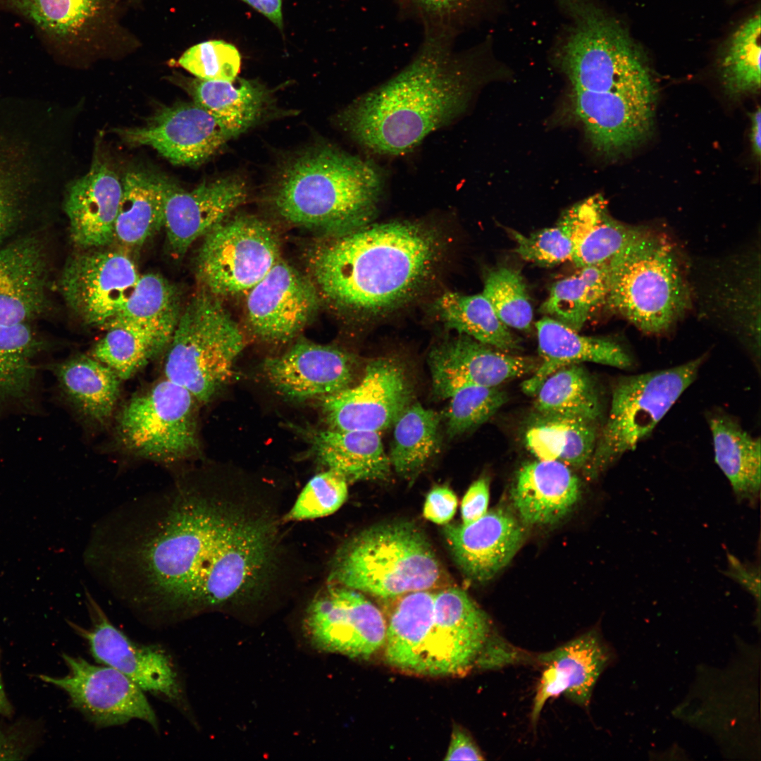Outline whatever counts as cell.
Masks as SVG:
<instances>
[{
  "label": "cell",
  "instance_id": "1",
  "mask_svg": "<svg viewBox=\"0 0 761 761\" xmlns=\"http://www.w3.org/2000/svg\"><path fill=\"white\" fill-rule=\"evenodd\" d=\"M278 547L265 509L182 477L104 515L89 555L101 586L137 610L176 619L259 598Z\"/></svg>",
  "mask_w": 761,
  "mask_h": 761
},
{
  "label": "cell",
  "instance_id": "2",
  "mask_svg": "<svg viewBox=\"0 0 761 761\" xmlns=\"http://www.w3.org/2000/svg\"><path fill=\"white\" fill-rule=\"evenodd\" d=\"M456 36L424 30L412 61L383 85L357 98L338 116L360 146L381 155H401L459 117L484 76L490 39L454 50Z\"/></svg>",
  "mask_w": 761,
  "mask_h": 761
},
{
  "label": "cell",
  "instance_id": "3",
  "mask_svg": "<svg viewBox=\"0 0 761 761\" xmlns=\"http://www.w3.org/2000/svg\"><path fill=\"white\" fill-rule=\"evenodd\" d=\"M445 241L434 226L395 221L334 235L311 252L318 294L338 310L371 317L412 301L434 278Z\"/></svg>",
  "mask_w": 761,
  "mask_h": 761
},
{
  "label": "cell",
  "instance_id": "4",
  "mask_svg": "<svg viewBox=\"0 0 761 761\" xmlns=\"http://www.w3.org/2000/svg\"><path fill=\"white\" fill-rule=\"evenodd\" d=\"M385 662L405 674L457 676L483 668L507 645L463 590L447 586L383 598Z\"/></svg>",
  "mask_w": 761,
  "mask_h": 761
},
{
  "label": "cell",
  "instance_id": "5",
  "mask_svg": "<svg viewBox=\"0 0 761 761\" xmlns=\"http://www.w3.org/2000/svg\"><path fill=\"white\" fill-rule=\"evenodd\" d=\"M275 180L271 199L280 216L328 235L368 224L385 183L375 163L330 145L290 160Z\"/></svg>",
  "mask_w": 761,
  "mask_h": 761
},
{
  "label": "cell",
  "instance_id": "6",
  "mask_svg": "<svg viewBox=\"0 0 761 761\" xmlns=\"http://www.w3.org/2000/svg\"><path fill=\"white\" fill-rule=\"evenodd\" d=\"M329 581L383 599L447 587L423 531L400 521L371 526L347 541L334 558Z\"/></svg>",
  "mask_w": 761,
  "mask_h": 761
},
{
  "label": "cell",
  "instance_id": "7",
  "mask_svg": "<svg viewBox=\"0 0 761 761\" xmlns=\"http://www.w3.org/2000/svg\"><path fill=\"white\" fill-rule=\"evenodd\" d=\"M568 21L555 46L573 88L605 92L655 89L626 30L591 0H556Z\"/></svg>",
  "mask_w": 761,
  "mask_h": 761
},
{
  "label": "cell",
  "instance_id": "8",
  "mask_svg": "<svg viewBox=\"0 0 761 761\" xmlns=\"http://www.w3.org/2000/svg\"><path fill=\"white\" fill-rule=\"evenodd\" d=\"M609 266L607 304L643 333L668 330L688 309V288L664 237L644 230Z\"/></svg>",
  "mask_w": 761,
  "mask_h": 761
},
{
  "label": "cell",
  "instance_id": "9",
  "mask_svg": "<svg viewBox=\"0 0 761 761\" xmlns=\"http://www.w3.org/2000/svg\"><path fill=\"white\" fill-rule=\"evenodd\" d=\"M244 346L238 324L218 297L203 289L181 312L167 347L164 377L207 403L231 378Z\"/></svg>",
  "mask_w": 761,
  "mask_h": 761
},
{
  "label": "cell",
  "instance_id": "10",
  "mask_svg": "<svg viewBox=\"0 0 761 761\" xmlns=\"http://www.w3.org/2000/svg\"><path fill=\"white\" fill-rule=\"evenodd\" d=\"M704 358L618 380L612 390L607 421L588 462L590 476H598L651 433L694 382Z\"/></svg>",
  "mask_w": 761,
  "mask_h": 761
},
{
  "label": "cell",
  "instance_id": "11",
  "mask_svg": "<svg viewBox=\"0 0 761 761\" xmlns=\"http://www.w3.org/2000/svg\"><path fill=\"white\" fill-rule=\"evenodd\" d=\"M198 403L190 391L163 377L121 408L117 440L137 458L164 464L185 461L199 450Z\"/></svg>",
  "mask_w": 761,
  "mask_h": 761
},
{
  "label": "cell",
  "instance_id": "12",
  "mask_svg": "<svg viewBox=\"0 0 761 761\" xmlns=\"http://www.w3.org/2000/svg\"><path fill=\"white\" fill-rule=\"evenodd\" d=\"M278 238L264 221L228 216L204 236L196 259L204 289L219 297L248 292L280 259Z\"/></svg>",
  "mask_w": 761,
  "mask_h": 761
},
{
  "label": "cell",
  "instance_id": "13",
  "mask_svg": "<svg viewBox=\"0 0 761 761\" xmlns=\"http://www.w3.org/2000/svg\"><path fill=\"white\" fill-rule=\"evenodd\" d=\"M309 604L302 621L316 650L368 659L384 646L387 624L382 610L359 591L333 585Z\"/></svg>",
  "mask_w": 761,
  "mask_h": 761
},
{
  "label": "cell",
  "instance_id": "14",
  "mask_svg": "<svg viewBox=\"0 0 761 761\" xmlns=\"http://www.w3.org/2000/svg\"><path fill=\"white\" fill-rule=\"evenodd\" d=\"M414 385L395 357H378L365 367L361 380L321 399L328 428L379 432L394 425L411 404Z\"/></svg>",
  "mask_w": 761,
  "mask_h": 761
},
{
  "label": "cell",
  "instance_id": "15",
  "mask_svg": "<svg viewBox=\"0 0 761 761\" xmlns=\"http://www.w3.org/2000/svg\"><path fill=\"white\" fill-rule=\"evenodd\" d=\"M140 276L123 252H83L67 260L59 290L75 316L86 325L104 329L123 308Z\"/></svg>",
  "mask_w": 761,
  "mask_h": 761
},
{
  "label": "cell",
  "instance_id": "16",
  "mask_svg": "<svg viewBox=\"0 0 761 761\" xmlns=\"http://www.w3.org/2000/svg\"><path fill=\"white\" fill-rule=\"evenodd\" d=\"M69 673L40 678L66 691L73 706L98 727L141 719L157 728L155 713L143 691L118 670L95 665L80 657L63 655Z\"/></svg>",
  "mask_w": 761,
  "mask_h": 761
},
{
  "label": "cell",
  "instance_id": "17",
  "mask_svg": "<svg viewBox=\"0 0 761 761\" xmlns=\"http://www.w3.org/2000/svg\"><path fill=\"white\" fill-rule=\"evenodd\" d=\"M85 595L91 627L70 624L87 641L97 661L121 672L144 691L172 703L183 701L182 688L168 656L157 648L131 641L110 621L91 593L86 590Z\"/></svg>",
  "mask_w": 761,
  "mask_h": 761
},
{
  "label": "cell",
  "instance_id": "18",
  "mask_svg": "<svg viewBox=\"0 0 761 761\" xmlns=\"http://www.w3.org/2000/svg\"><path fill=\"white\" fill-rule=\"evenodd\" d=\"M319 296L312 280L280 259L247 292L248 326L264 341L288 342L314 316Z\"/></svg>",
  "mask_w": 761,
  "mask_h": 761
},
{
  "label": "cell",
  "instance_id": "19",
  "mask_svg": "<svg viewBox=\"0 0 761 761\" xmlns=\"http://www.w3.org/2000/svg\"><path fill=\"white\" fill-rule=\"evenodd\" d=\"M117 132L129 145L151 147L180 166L202 163L230 139L215 118L194 101L162 108L144 125Z\"/></svg>",
  "mask_w": 761,
  "mask_h": 761
},
{
  "label": "cell",
  "instance_id": "20",
  "mask_svg": "<svg viewBox=\"0 0 761 761\" xmlns=\"http://www.w3.org/2000/svg\"><path fill=\"white\" fill-rule=\"evenodd\" d=\"M433 394L447 399L467 386L497 387L536 369L529 357L509 354L459 334L435 345L428 357Z\"/></svg>",
  "mask_w": 761,
  "mask_h": 761
},
{
  "label": "cell",
  "instance_id": "21",
  "mask_svg": "<svg viewBox=\"0 0 761 761\" xmlns=\"http://www.w3.org/2000/svg\"><path fill=\"white\" fill-rule=\"evenodd\" d=\"M655 91L596 92L573 88L572 106L593 147L607 156L615 155L648 136Z\"/></svg>",
  "mask_w": 761,
  "mask_h": 761
},
{
  "label": "cell",
  "instance_id": "22",
  "mask_svg": "<svg viewBox=\"0 0 761 761\" xmlns=\"http://www.w3.org/2000/svg\"><path fill=\"white\" fill-rule=\"evenodd\" d=\"M355 356L328 345L302 341L265 360L263 371L277 392L292 400L322 399L352 385Z\"/></svg>",
  "mask_w": 761,
  "mask_h": 761
},
{
  "label": "cell",
  "instance_id": "23",
  "mask_svg": "<svg viewBox=\"0 0 761 761\" xmlns=\"http://www.w3.org/2000/svg\"><path fill=\"white\" fill-rule=\"evenodd\" d=\"M247 197L245 182L236 176L204 182L190 191L169 182L164 212L168 242L175 256L230 216Z\"/></svg>",
  "mask_w": 761,
  "mask_h": 761
},
{
  "label": "cell",
  "instance_id": "24",
  "mask_svg": "<svg viewBox=\"0 0 761 761\" xmlns=\"http://www.w3.org/2000/svg\"><path fill=\"white\" fill-rule=\"evenodd\" d=\"M611 653L598 631H590L536 660L544 667L531 714L536 726L545 703L564 694L582 707L588 706L594 686L610 661Z\"/></svg>",
  "mask_w": 761,
  "mask_h": 761
},
{
  "label": "cell",
  "instance_id": "25",
  "mask_svg": "<svg viewBox=\"0 0 761 761\" xmlns=\"http://www.w3.org/2000/svg\"><path fill=\"white\" fill-rule=\"evenodd\" d=\"M44 243L27 235L0 246V324L30 323L49 307Z\"/></svg>",
  "mask_w": 761,
  "mask_h": 761
},
{
  "label": "cell",
  "instance_id": "26",
  "mask_svg": "<svg viewBox=\"0 0 761 761\" xmlns=\"http://www.w3.org/2000/svg\"><path fill=\"white\" fill-rule=\"evenodd\" d=\"M452 554L470 579L485 581L505 567L519 549L524 530L505 509L487 512L468 524H447L443 528Z\"/></svg>",
  "mask_w": 761,
  "mask_h": 761
},
{
  "label": "cell",
  "instance_id": "27",
  "mask_svg": "<svg viewBox=\"0 0 761 761\" xmlns=\"http://www.w3.org/2000/svg\"><path fill=\"white\" fill-rule=\"evenodd\" d=\"M121 195V180L97 159L86 174L68 185L63 209L75 245L92 249L113 242Z\"/></svg>",
  "mask_w": 761,
  "mask_h": 761
},
{
  "label": "cell",
  "instance_id": "28",
  "mask_svg": "<svg viewBox=\"0 0 761 761\" xmlns=\"http://www.w3.org/2000/svg\"><path fill=\"white\" fill-rule=\"evenodd\" d=\"M581 483L567 464L536 460L518 471L511 495L521 520L528 525L555 524L578 502Z\"/></svg>",
  "mask_w": 761,
  "mask_h": 761
},
{
  "label": "cell",
  "instance_id": "29",
  "mask_svg": "<svg viewBox=\"0 0 761 761\" xmlns=\"http://www.w3.org/2000/svg\"><path fill=\"white\" fill-rule=\"evenodd\" d=\"M540 364L521 385L523 391L534 395L543 382L563 367L594 362L621 369L632 367L633 361L628 352L615 342L581 335L550 316L536 323Z\"/></svg>",
  "mask_w": 761,
  "mask_h": 761
},
{
  "label": "cell",
  "instance_id": "30",
  "mask_svg": "<svg viewBox=\"0 0 761 761\" xmlns=\"http://www.w3.org/2000/svg\"><path fill=\"white\" fill-rule=\"evenodd\" d=\"M34 137L0 125V246L17 225L31 190L45 180V152Z\"/></svg>",
  "mask_w": 761,
  "mask_h": 761
},
{
  "label": "cell",
  "instance_id": "31",
  "mask_svg": "<svg viewBox=\"0 0 761 761\" xmlns=\"http://www.w3.org/2000/svg\"><path fill=\"white\" fill-rule=\"evenodd\" d=\"M306 434L318 461L347 483L385 480L391 473L378 432L327 428Z\"/></svg>",
  "mask_w": 761,
  "mask_h": 761
},
{
  "label": "cell",
  "instance_id": "32",
  "mask_svg": "<svg viewBox=\"0 0 761 761\" xmlns=\"http://www.w3.org/2000/svg\"><path fill=\"white\" fill-rule=\"evenodd\" d=\"M62 393L73 409L98 426L115 411L122 380L109 366L90 354H77L52 366Z\"/></svg>",
  "mask_w": 761,
  "mask_h": 761
},
{
  "label": "cell",
  "instance_id": "33",
  "mask_svg": "<svg viewBox=\"0 0 761 761\" xmlns=\"http://www.w3.org/2000/svg\"><path fill=\"white\" fill-rule=\"evenodd\" d=\"M715 462L729 480L738 502L756 505L761 487L760 439L727 414L710 417Z\"/></svg>",
  "mask_w": 761,
  "mask_h": 761
},
{
  "label": "cell",
  "instance_id": "34",
  "mask_svg": "<svg viewBox=\"0 0 761 761\" xmlns=\"http://www.w3.org/2000/svg\"><path fill=\"white\" fill-rule=\"evenodd\" d=\"M569 209L574 223L571 261L578 268L609 261L644 230L611 218L599 194Z\"/></svg>",
  "mask_w": 761,
  "mask_h": 761
},
{
  "label": "cell",
  "instance_id": "35",
  "mask_svg": "<svg viewBox=\"0 0 761 761\" xmlns=\"http://www.w3.org/2000/svg\"><path fill=\"white\" fill-rule=\"evenodd\" d=\"M121 182L115 238L125 245L140 246L163 226L170 182L150 172L131 171Z\"/></svg>",
  "mask_w": 761,
  "mask_h": 761
},
{
  "label": "cell",
  "instance_id": "36",
  "mask_svg": "<svg viewBox=\"0 0 761 761\" xmlns=\"http://www.w3.org/2000/svg\"><path fill=\"white\" fill-rule=\"evenodd\" d=\"M190 86L194 102L211 114L230 138L252 126L264 109L265 93L254 81L239 78L231 82L196 78Z\"/></svg>",
  "mask_w": 761,
  "mask_h": 761
},
{
  "label": "cell",
  "instance_id": "37",
  "mask_svg": "<svg viewBox=\"0 0 761 761\" xmlns=\"http://www.w3.org/2000/svg\"><path fill=\"white\" fill-rule=\"evenodd\" d=\"M535 408L539 415L595 423L602 413L600 391L590 373L580 364L559 369L540 385Z\"/></svg>",
  "mask_w": 761,
  "mask_h": 761
},
{
  "label": "cell",
  "instance_id": "38",
  "mask_svg": "<svg viewBox=\"0 0 761 761\" xmlns=\"http://www.w3.org/2000/svg\"><path fill=\"white\" fill-rule=\"evenodd\" d=\"M433 309L447 328L459 334L507 352L521 348L482 292L466 295L446 291L434 302Z\"/></svg>",
  "mask_w": 761,
  "mask_h": 761
},
{
  "label": "cell",
  "instance_id": "39",
  "mask_svg": "<svg viewBox=\"0 0 761 761\" xmlns=\"http://www.w3.org/2000/svg\"><path fill=\"white\" fill-rule=\"evenodd\" d=\"M524 440L537 459L580 468L590 459L598 434L593 423L539 415L526 430Z\"/></svg>",
  "mask_w": 761,
  "mask_h": 761
},
{
  "label": "cell",
  "instance_id": "40",
  "mask_svg": "<svg viewBox=\"0 0 761 761\" xmlns=\"http://www.w3.org/2000/svg\"><path fill=\"white\" fill-rule=\"evenodd\" d=\"M579 268L552 285L541 307L543 313L578 332L606 302L610 284L609 261Z\"/></svg>",
  "mask_w": 761,
  "mask_h": 761
},
{
  "label": "cell",
  "instance_id": "41",
  "mask_svg": "<svg viewBox=\"0 0 761 761\" xmlns=\"http://www.w3.org/2000/svg\"><path fill=\"white\" fill-rule=\"evenodd\" d=\"M180 295L162 276L148 273L137 283L117 316L104 328L130 326L171 339L181 314Z\"/></svg>",
  "mask_w": 761,
  "mask_h": 761
},
{
  "label": "cell",
  "instance_id": "42",
  "mask_svg": "<svg viewBox=\"0 0 761 761\" xmlns=\"http://www.w3.org/2000/svg\"><path fill=\"white\" fill-rule=\"evenodd\" d=\"M441 417L416 402L395 422L390 461L397 474L413 480L438 452Z\"/></svg>",
  "mask_w": 761,
  "mask_h": 761
},
{
  "label": "cell",
  "instance_id": "43",
  "mask_svg": "<svg viewBox=\"0 0 761 761\" xmlns=\"http://www.w3.org/2000/svg\"><path fill=\"white\" fill-rule=\"evenodd\" d=\"M0 7L26 18L50 42L79 36L99 15L101 0H0Z\"/></svg>",
  "mask_w": 761,
  "mask_h": 761
},
{
  "label": "cell",
  "instance_id": "44",
  "mask_svg": "<svg viewBox=\"0 0 761 761\" xmlns=\"http://www.w3.org/2000/svg\"><path fill=\"white\" fill-rule=\"evenodd\" d=\"M105 330L90 355L111 368L122 380L139 372L171 341L152 331L130 326H113Z\"/></svg>",
  "mask_w": 761,
  "mask_h": 761
},
{
  "label": "cell",
  "instance_id": "45",
  "mask_svg": "<svg viewBox=\"0 0 761 761\" xmlns=\"http://www.w3.org/2000/svg\"><path fill=\"white\" fill-rule=\"evenodd\" d=\"M45 345L30 323L0 324V400L28 394L35 375L32 360Z\"/></svg>",
  "mask_w": 761,
  "mask_h": 761
},
{
  "label": "cell",
  "instance_id": "46",
  "mask_svg": "<svg viewBox=\"0 0 761 761\" xmlns=\"http://www.w3.org/2000/svg\"><path fill=\"white\" fill-rule=\"evenodd\" d=\"M760 13L743 23L733 35L721 63L727 93L738 97L760 89Z\"/></svg>",
  "mask_w": 761,
  "mask_h": 761
},
{
  "label": "cell",
  "instance_id": "47",
  "mask_svg": "<svg viewBox=\"0 0 761 761\" xmlns=\"http://www.w3.org/2000/svg\"><path fill=\"white\" fill-rule=\"evenodd\" d=\"M402 17L420 23L424 30L457 35L489 13L495 0H395Z\"/></svg>",
  "mask_w": 761,
  "mask_h": 761
},
{
  "label": "cell",
  "instance_id": "48",
  "mask_svg": "<svg viewBox=\"0 0 761 761\" xmlns=\"http://www.w3.org/2000/svg\"><path fill=\"white\" fill-rule=\"evenodd\" d=\"M482 293L507 327L527 330L533 320V309L521 273L509 266H498L487 273Z\"/></svg>",
  "mask_w": 761,
  "mask_h": 761
},
{
  "label": "cell",
  "instance_id": "49",
  "mask_svg": "<svg viewBox=\"0 0 761 761\" xmlns=\"http://www.w3.org/2000/svg\"><path fill=\"white\" fill-rule=\"evenodd\" d=\"M450 399L445 418L451 438L487 421L507 401V395L497 387L473 385L459 389Z\"/></svg>",
  "mask_w": 761,
  "mask_h": 761
},
{
  "label": "cell",
  "instance_id": "50",
  "mask_svg": "<svg viewBox=\"0 0 761 761\" xmlns=\"http://www.w3.org/2000/svg\"><path fill=\"white\" fill-rule=\"evenodd\" d=\"M573 230V217L569 209L555 226L529 235L515 230L510 232L516 242L514 252L521 259L540 266H551L571 259Z\"/></svg>",
  "mask_w": 761,
  "mask_h": 761
},
{
  "label": "cell",
  "instance_id": "51",
  "mask_svg": "<svg viewBox=\"0 0 761 761\" xmlns=\"http://www.w3.org/2000/svg\"><path fill=\"white\" fill-rule=\"evenodd\" d=\"M347 483L342 475L331 469L316 474L300 493L285 519H312L334 513L347 497Z\"/></svg>",
  "mask_w": 761,
  "mask_h": 761
},
{
  "label": "cell",
  "instance_id": "52",
  "mask_svg": "<svg viewBox=\"0 0 761 761\" xmlns=\"http://www.w3.org/2000/svg\"><path fill=\"white\" fill-rule=\"evenodd\" d=\"M178 63L196 78L231 82L237 78L241 57L233 44L222 40H210L187 49Z\"/></svg>",
  "mask_w": 761,
  "mask_h": 761
},
{
  "label": "cell",
  "instance_id": "53",
  "mask_svg": "<svg viewBox=\"0 0 761 761\" xmlns=\"http://www.w3.org/2000/svg\"><path fill=\"white\" fill-rule=\"evenodd\" d=\"M457 507V498L446 486H437L428 494L423 507V516L428 520L446 524L453 517Z\"/></svg>",
  "mask_w": 761,
  "mask_h": 761
},
{
  "label": "cell",
  "instance_id": "54",
  "mask_svg": "<svg viewBox=\"0 0 761 761\" xmlns=\"http://www.w3.org/2000/svg\"><path fill=\"white\" fill-rule=\"evenodd\" d=\"M489 496V485L485 478L478 479L470 485L462 502V524L474 522L487 512Z\"/></svg>",
  "mask_w": 761,
  "mask_h": 761
},
{
  "label": "cell",
  "instance_id": "55",
  "mask_svg": "<svg viewBox=\"0 0 761 761\" xmlns=\"http://www.w3.org/2000/svg\"><path fill=\"white\" fill-rule=\"evenodd\" d=\"M727 569L723 573L738 582L760 602V567L744 564L734 555H727Z\"/></svg>",
  "mask_w": 761,
  "mask_h": 761
},
{
  "label": "cell",
  "instance_id": "56",
  "mask_svg": "<svg viewBox=\"0 0 761 761\" xmlns=\"http://www.w3.org/2000/svg\"><path fill=\"white\" fill-rule=\"evenodd\" d=\"M30 742L16 727H0V759L20 760L29 754Z\"/></svg>",
  "mask_w": 761,
  "mask_h": 761
},
{
  "label": "cell",
  "instance_id": "57",
  "mask_svg": "<svg viewBox=\"0 0 761 761\" xmlns=\"http://www.w3.org/2000/svg\"><path fill=\"white\" fill-rule=\"evenodd\" d=\"M445 760H483L479 748L471 736L463 729L455 727L452 731Z\"/></svg>",
  "mask_w": 761,
  "mask_h": 761
},
{
  "label": "cell",
  "instance_id": "58",
  "mask_svg": "<svg viewBox=\"0 0 761 761\" xmlns=\"http://www.w3.org/2000/svg\"><path fill=\"white\" fill-rule=\"evenodd\" d=\"M283 28L282 0H242Z\"/></svg>",
  "mask_w": 761,
  "mask_h": 761
},
{
  "label": "cell",
  "instance_id": "59",
  "mask_svg": "<svg viewBox=\"0 0 761 761\" xmlns=\"http://www.w3.org/2000/svg\"><path fill=\"white\" fill-rule=\"evenodd\" d=\"M750 127V141L752 150L755 157L760 159L761 152V111L760 108L752 113Z\"/></svg>",
  "mask_w": 761,
  "mask_h": 761
},
{
  "label": "cell",
  "instance_id": "60",
  "mask_svg": "<svg viewBox=\"0 0 761 761\" xmlns=\"http://www.w3.org/2000/svg\"><path fill=\"white\" fill-rule=\"evenodd\" d=\"M12 712L13 708L6 697L5 691L4 689L0 672V714L6 716H9L11 714Z\"/></svg>",
  "mask_w": 761,
  "mask_h": 761
}]
</instances>
